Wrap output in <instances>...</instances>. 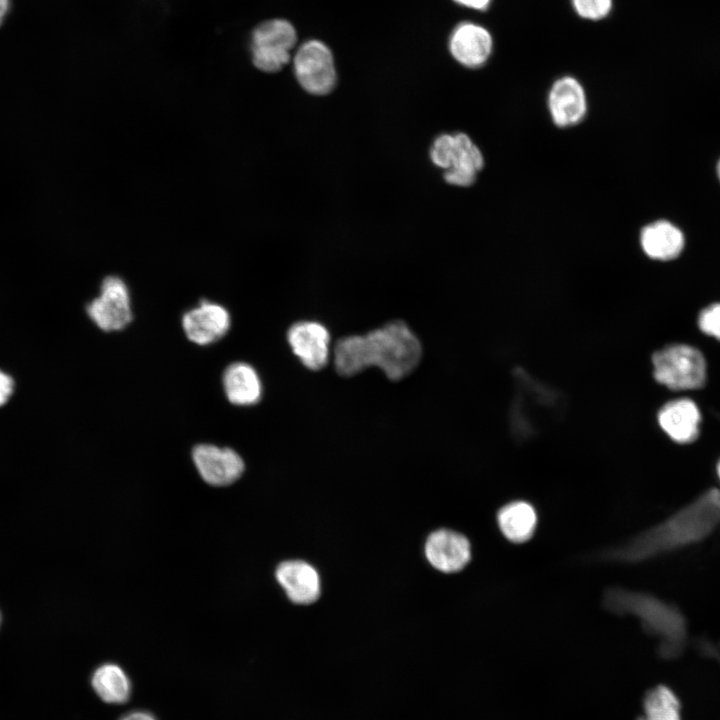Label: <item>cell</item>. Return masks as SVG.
<instances>
[{"mask_svg":"<svg viewBox=\"0 0 720 720\" xmlns=\"http://www.w3.org/2000/svg\"><path fill=\"white\" fill-rule=\"evenodd\" d=\"M720 525V491L709 489L694 501L625 543L598 553L603 562L634 564L687 547Z\"/></svg>","mask_w":720,"mask_h":720,"instance_id":"cell-1","label":"cell"},{"mask_svg":"<svg viewBox=\"0 0 720 720\" xmlns=\"http://www.w3.org/2000/svg\"><path fill=\"white\" fill-rule=\"evenodd\" d=\"M421 354V344L415 334L404 322L394 321L366 335L340 339L334 348V364L343 376L376 366L396 381L416 368Z\"/></svg>","mask_w":720,"mask_h":720,"instance_id":"cell-2","label":"cell"},{"mask_svg":"<svg viewBox=\"0 0 720 720\" xmlns=\"http://www.w3.org/2000/svg\"><path fill=\"white\" fill-rule=\"evenodd\" d=\"M603 606L614 614L636 617L649 634L659 638L663 656H676L683 649L686 620L672 604L649 593L611 587L603 595Z\"/></svg>","mask_w":720,"mask_h":720,"instance_id":"cell-3","label":"cell"},{"mask_svg":"<svg viewBox=\"0 0 720 720\" xmlns=\"http://www.w3.org/2000/svg\"><path fill=\"white\" fill-rule=\"evenodd\" d=\"M432 163L443 170L446 183L456 187L474 184L484 167L480 148L464 132L437 136L429 151Z\"/></svg>","mask_w":720,"mask_h":720,"instance_id":"cell-4","label":"cell"},{"mask_svg":"<svg viewBox=\"0 0 720 720\" xmlns=\"http://www.w3.org/2000/svg\"><path fill=\"white\" fill-rule=\"evenodd\" d=\"M651 363L656 382L670 390H694L705 383L706 361L693 346H665L653 353Z\"/></svg>","mask_w":720,"mask_h":720,"instance_id":"cell-5","label":"cell"},{"mask_svg":"<svg viewBox=\"0 0 720 720\" xmlns=\"http://www.w3.org/2000/svg\"><path fill=\"white\" fill-rule=\"evenodd\" d=\"M297 34L284 19H271L258 25L251 36L252 62L264 72H277L290 60Z\"/></svg>","mask_w":720,"mask_h":720,"instance_id":"cell-6","label":"cell"},{"mask_svg":"<svg viewBox=\"0 0 720 720\" xmlns=\"http://www.w3.org/2000/svg\"><path fill=\"white\" fill-rule=\"evenodd\" d=\"M293 68L299 85L311 95H327L336 86L333 54L321 41L303 43L294 56Z\"/></svg>","mask_w":720,"mask_h":720,"instance_id":"cell-7","label":"cell"},{"mask_svg":"<svg viewBox=\"0 0 720 720\" xmlns=\"http://www.w3.org/2000/svg\"><path fill=\"white\" fill-rule=\"evenodd\" d=\"M129 290L117 276L106 277L100 294L86 307L89 318L103 331H119L132 321Z\"/></svg>","mask_w":720,"mask_h":720,"instance_id":"cell-8","label":"cell"},{"mask_svg":"<svg viewBox=\"0 0 720 720\" xmlns=\"http://www.w3.org/2000/svg\"><path fill=\"white\" fill-rule=\"evenodd\" d=\"M192 459L202 479L213 486L232 484L245 468L243 459L233 449L212 444L196 445Z\"/></svg>","mask_w":720,"mask_h":720,"instance_id":"cell-9","label":"cell"},{"mask_svg":"<svg viewBox=\"0 0 720 720\" xmlns=\"http://www.w3.org/2000/svg\"><path fill=\"white\" fill-rule=\"evenodd\" d=\"M547 106L551 120L557 127H573L587 113L585 89L575 77L562 76L550 87Z\"/></svg>","mask_w":720,"mask_h":720,"instance_id":"cell-10","label":"cell"},{"mask_svg":"<svg viewBox=\"0 0 720 720\" xmlns=\"http://www.w3.org/2000/svg\"><path fill=\"white\" fill-rule=\"evenodd\" d=\"M230 326L231 317L226 308L208 300H201L182 317L186 337L198 345L215 343L225 336Z\"/></svg>","mask_w":720,"mask_h":720,"instance_id":"cell-11","label":"cell"},{"mask_svg":"<svg viewBox=\"0 0 720 720\" xmlns=\"http://www.w3.org/2000/svg\"><path fill=\"white\" fill-rule=\"evenodd\" d=\"M287 340L293 353L308 369L319 370L326 365L330 335L322 324L314 321L297 322L289 328Z\"/></svg>","mask_w":720,"mask_h":720,"instance_id":"cell-12","label":"cell"},{"mask_svg":"<svg viewBox=\"0 0 720 720\" xmlns=\"http://www.w3.org/2000/svg\"><path fill=\"white\" fill-rule=\"evenodd\" d=\"M449 50L459 64L467 68H479L491 56L493 38L484 26L473 22H463L452 31Z\"/></svg>","mask_w":720,"mask_h":720,"instance_id":"cell-13","label":"cell"},{"mask_svg":"<svg viewBox=\"0 0 720 720\" xmlns=\"http://www.w3.org/2000/svg\"><path fill=\"white\" fill-rule=\"evenodd\" d=\"M429 563L444 573L462 570L471 559L468 539L455 531L440 529L429 535L425 543Z\"/></svg>","mask_w":720,"mask_h":720,"instance_id":"cell-14","label":"cell"},{"mask_svg":"<svg viewBox=\"0 0 720 720\" xmlns=\"http://www.w3.org/2000/svg\"><path fill=\"white\" fill-rule=\"evenodd\" d=\"M662 431L674 442L691 443L700 432L701 413L689 398H677L665 403L657 413Z\"/></svg>","mask_w":720,"mask_h":720,"instance_id":"cell-15","label":"cell"},{"mask_svg":"<svg viewBox=\"0 0 720 720\" xmlns=\"http://www.w3.org/2000/svg\"><path fill=\"white\" fill-rule=\"evenodd\" d=\"M275 577L288 598L296 604H311L320 596V578L314 567L301 560L282 562Z\"/></svg>","mask_w":720,"mask_h":720,"instance_id":"cell-16","label":"cell"},{"mask_svg":"<svg viewBox=\"0 0 720 720\" xmlns=\"http://www.w3.org/2000/svg\"><path fill=\"white\" fill-rule=\"evenodd\" d=\"M640 245L651 259L672 260L680 255L684 247V236L672 223L659 220L646 225L640 233Z\"/></svg>","mask_w":720,"mask_h":720,"instance_id":"cell-17","label":"cell"},{"mask_svg":"<svg viewBox=\"0 0 720 720\" xmlns=\"http://www.w3.org/2000/svg\"><path fill=\"white\" fill-rule=\"evenodd\" d=\"M227 399L234 405L250 406L262 396V383L256 370L245 362H234L226 367L222 377Z\"/></svg>","mask_w":720,"mask_h":720,"instance_id":"cell-18","label":"cell"},{"mask_svg":"<svg viewBox=\"0 0 720 720\" xmlns=\"http://www.w3.org/2000/svg\"><path fill=\"white\" fill-rule=\"evenodd\" d=\"M497 523L502 534L513 543H524L534 534L537 514L534 507L525 501H513L501 507Z\"/></svg>","mask_w":720,"mask_h":720,"instance_id":"cell-19","label":"cell"},{"mask_svg":"<svg viewBox=\"0 0 720 720\" xmlns=\"http://www.w3.org/2000/svg\"><path fill=\"white\" fill-rule=\"evenodd\" d=\"M91 684L104 702L122 704L130 697V681L116 664L107 663L98 667L92 675Z\"/></svg>","mask_w":720,"mask_h":720,"instance_id":"cell-20","label":"cell"},{"mask_svg":"<svg viewBox=\"0 0 720 720\" xmlns=\"http://www.w3.org/2000/svg\"><path fill=\"white\" fill-rule=\"evenodd\" d=\"M643 704L644 714L639 720H681L679 700L666 686L650 690Z\"/></svg>","mask_w":720,"mask_h":720,"instance_id":"cell-21","label":"cell"},{"mask_svg":"<svg viewBox=\"0 0 720 720\" xmlns=\"http://www.w3.org/2000/svg\"><path fill=\"white\" fill-rule=\"evenodd\" d=\"M571 4L581 18L598 21L609 15L613 0H571Z\"/></svg>","mask_w":720,"mask_h":720,"instance_id":"cell-22","label":"cell"},{"mask_svg":"<svg viewBox=\"0 0 720 720\" xmlns=\"http://www.w3.org/2000/svg\"><path fill=\"white\" fill-rule=\"evenodd\" d=\"M698 326L704 334L720 340V303L711 304L700 312Z\"/></svg>","mask_w":720,"mask_h":720,"instance_id":"cell-23","label":"cell"},{"mask_svg":"<svg viewBox=\"0 0 720 720\" xmlns=\"http://www.w3.org/2000/svg\"><path fill=\"white\" fill-rule=\"evenodd\" d=\"M13 390V379L7 373L0 370V407L7 403Z\"/></svg>","mask_w":720,"mask_h":720,"instance_id":"cell-24","label":"cell"},{"mask_svg":"<svg viewBox=\"0 0 720 720\" xmlns=\"http://www.w3.org/2000/svg\"><path fill=\"white\" fill-rule=\"evenodd\" d=\"M457 4L474 9V10H485L488 8L492 0H453Z\"/></svg>","mask_w":720,"mask_h":720,"instance_id":"cell-25","label":"cell"},{"mask_svg":"<svg viewBox=\"0 0 720 720\" xmlns=\"http://www.w3.org/2000/svg\"><path fill=\"white\" fill-rule=\"evenodd\" d=\"M121 720H155V718L148 712L135 711L126 715Z\"/></svg>","mask_w":720,"mask_h":720,"instance_id":"cell-26","label":"cell"},{"mask_svg":"<svg viewBox=\"0 0 720 720\" xmlns=\"http://www.w3.org/2000/svg\"><path fill=\"white\" fill-rule=\"evenodd\" d=\"M10 6L9 0H0V25L2 24Z\"/></svg>","mask_w":720,"mask_h":720,"instance_id":"cell-27","label":"cell"},{"mask_svg":"<svg viewBox=\"0 0 720 720\" xmlns=\"http://www.w3.org/2000/svg\"><path fill=\"white\" fill-rule=\"evenodd\" d=\"M716 471H717V475H718L719 480H720V460H719L718 463H717Z\"/></svg>","mask_w":720,"mask_h":720,"instance_id":"cell-28","label":"cell"},{"mask_svg":"<svg viewBox=\"0 0 720 720\" xmlns=\"http://www.w3.org/2000/svg\"><path fill=\"white\" fill-rule=\"evenodd\" d=\"M717 173H718V177H719V179H720V160H719L718 165H717Z\"/></svg>","mask_w":720,"mask_h":720,"instance_id":"cell-29","label":"cell"}]
</instances>
